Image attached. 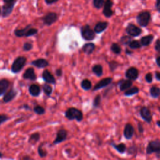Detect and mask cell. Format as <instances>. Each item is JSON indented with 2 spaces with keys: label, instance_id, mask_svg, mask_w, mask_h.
<instances>
[{
  "label": "cell",
  "instance_id": "cell-1",
  "mask_svg": "<svg viewBox=\"0 0 160 160\" xmlns=\"http://www.w3.org/2000/svg\"><path fill=\"white\" fill-rule=\"evenodd\" d=\"M65 117L69 121L76 120L78 122H82L83 120V113L80 110L72 107L66 110Z\"/></svg>",
  "mask_w": 160,
  "mask_h": 160
},
{
  "label": "cell",
  "instance_id": "cell-2",
  "mask_svg": "<svg viewBox=\"0 0 160 160\" xmlns=\"http://www.w3.org/2000/svg\"><path fill=\"white\" fill-rule=\"evenodd\" d=\"M155 153L156 158L160 159V139H156L148 142L146 148V154L150 155Z\"/></svg>",
  "mask_w": 160,
  "mask_h": 160
},
{
  "label": "cell",
  "instance_id": "cell-3",
  "mask_svg": "<svg viewBox=\"0 0 160 160\" xmlns=\"http://www.w3.org/2000/svg\"><path fill=\"white\" fill-rule=\"evenodd\" d=\"M26 62V58L25 57L20 56L18 58H17L13 63L11 67L12 72L14 73H18V72H20L25 65Z\"/></svg>",
  "mask_w": 160,
  "mask_h": 160
},
{
  "label": "cell",
  "instance_id": "cell-4",
  "mask_svg": "<svg viewBox=\"0 0 160 160\" xmlns=\"http://www.w3.org/2000/svg\"><path fill=\"white\" fill-rule=\"evenodd\" d=\"M82 36L86 40H93L95 37L94 31L91 30L89 25H86L82 27Z\"/></svg>",
  "mask_w": 160,
  "mask_h": 160
},
{
  "label": "cell",
  "instance_id": "cell-5",
  "mask_svg": "<svg viewBox=\"0 0 160 160\" xmlns=\"http://www.w3.org/2000/svg\"><path fill=\"white\" fill-rule=\"evenodd\" d=\"M141 118L148 124H150L153 121V115L150 110L146 106H143L139 111Z\"/></svg>",
  "mask_w": 160,
  "mask_h": 160
},
{
  "label": "cell",
  "instance_id": "cell-6",
  "mask_svg": "<svg viewBox=\"0 0 160 160\" xmlns=\"http://www.w3.org/2000/svg\"><path fill=\"white\" fill-rule=\"evenodd\" d=\"M68 138V131L65 129H60L59 130L56 135V138L53 141V144L54 145H56L60 144L63 142L65 141Z\"/></svg>",
  "mask_w": 160,
  "mask_h": 160
},
{
  "label": "cell",
  "instance_id": "cell-7",
  "mask_svg": "<svg viewBox=\"0 0 160 160\" xmlns=\"http://www.w3.org/2000/svg\"><path fill=\"white\" fill-rule=\"evenodd\" d=\"M150 14L149 12H142L139 13L137 16V21L139 25L145 27L146 26L150 20Z\"/></svg>",
  "mask_w": 160,
  "mask_h": 160
},
{
  "label": "cell",
  "instance_id": "cell-8",
  "mask_svg": "<svg viewBox=\"0 0 160 160\" xmlns=\"http://www.w3.org/2000/svg\"><path fill=\"white\" fill-rule=\"evenodd\" d=\"M135 132V128L133 127L132 124L130 123H126L123 130V136L126 139L130 140L134 136Z\"/></svg>",
  "mask_w": 160,
  "mask_h": 160
},
{
  "label": "cell",
  "instance_id": "cell-9",
  "mask_svg": "<svg viewBox=\"0 0 160 160\" xmlns=\"http://www.w3.org/2000/svg\"><path fill=\"white\" fill-rule=\"evenodd\" d=\"M126 31L128 34L132 37H138L141 33V30L133 24H129L127 26Z\"/></svg>",
  "mask_w": 160,
  "mask_h": 160
},
{
  "label": "cell",
  "instance_id": "cell-10",
  "mask_svg": "<svg viewBox=\"0 0 160 160\" xmlns=\"http://www.w3.org/2000/svg\"><path fill=\"white\" fill-rule=\"evenodd\" d=\"M57 14L55 13H50L44 17V23L47 25H51L57 20Z\"/></svg>",
  "mask_w": 160,
  "mask_h": 160
},
{
  "label": "cell",
  "instance_id": "cell-11",
  "mask_svg": "<svg viewBox=\"0 0 160 160\" xmlns=\"http://www.w3.org/2000/svg\"><path fill=\"white\" fill-rule=\"evenodd\" d=\"M112 80L113 79L111 78H104V79L101 80L100 82H99L94 86V87L93 88V90L96 91V90H100V89H101L104 87L107 86L108 85H109L111 83Z\"/></svg>",
  "mask_w": 160,
  "mask_h": 160
},
{
  "label": "cell",
  "instance_id": "cell-12",
  "mask_svg": "<svg viewBox=\"0 0 160 160\" xmlns=\"http://www.w3.org/2000/svg\"><path fill=\"white\" fill-rule=\"evenodd\" d=\"M113 5V3L111 0H106L104 5V10H103V14L106 17H110L113 15V13L111 10V6Z\"/></svg>",
  "mask_w": 160,
  "mask_h": 160
},
{
  "label": "cell",
  "instance_id": "cell-13",
  "mask_svg": "<svg viewBox=\"0 0 160 160\" xmlns=\"http://www.w3.org/2000/svg\"><path fill=\"white\" fill-rule=\"evenodd\" d=\"M14 6V1L10 3H6L3 7V16L6 17L10 15Z\"/></svg>",
  "mask_w": 160,
  "mask_h": 160
},
{
  "label": "cell",
  "instance_id": "cell-14",
  "mask_svg": "<svg viewBox=\"0 0 160 160\" xmlns=\"http://www.w3.org/2000/svg\"><path fill=\"white\" fill-rule=\"evenodd\" d=\"M17 95V91L14 90V89H11L8 92H7L3 96V102L5 103H8L9 102L11 101Z\"/></svg>",
  "mask_w": 160,
  "mask_h": 160
},
{
  "label": "cell",
  "instance_id": "cell-15",
  "mask_svg": "<svg viewBox=\"0 0 160 160\" xmlns=\"http://www.w3.org/2000/svg\"><path fill=\"white\" fill-rule=\"evenodd\" d=\"M110 145L113 147L115 149H116L117 152L120 153V154H124L126 152V149H127V146L126 145L123 143H121L119 144H116L114 142H111L110 143Z\"/></svg>",
  "mask_w": 160,
  "mask_h": 160
},
{
  "label": "cell",
  "instance_id": "cell-16",
  "mask_svg": "<svg viewBox=\"0 0 160 160\" xmlns=\"http://www.w3.org/2000/svg\"><path fill=\"white\" fill-rule=\"evenodd\" d=\"M126 76L130 80H135L138 76V71L135 68H130L126 71Z\"/></svg>",
  "mask_w": 160,
  "mask_h": 160
},
{
  "label": "cell",
  "instance_id": "cell-17",
  "mask_svg": "<svg viewBox=\"0 0 160 160\" xmlns=\"http://www.w3.org/2000/svg\"><path fill=\"white\" fill-rule=\"evenodd\" d=\"M43 78L46 83L50 84H55L56 80L48 70H44L43 73Z\"/></svg>",
  "mask_w": 160,
  "mask_h": 160
},
{
  "label": "cell",
  "instance_id": "cell-18",
  "mask_svg": "<svg viewBox=\"0 0 160 160\" xmlns=\"http://www.w3.org/2000/svg\"><path fill=\"white\" fill-rule=\"evenodd\" d=\"M23 78L24 79H30L32 81H34L37 79V76L34 73V69L32 68H29L25 71L24 73L23 74Z\"/></svg>",
  "mask_w": 160,
  "mask_h": 160
},
{
  "label": "cell",
  "instance_id": "cell-19",
  "mask_svg": "<svg viewBox=\"0 0 160 160\" xmlns=\"http://www.w3.org/2000/svg\"><path fill=\"white\" fill-rule=\"evenodd\" d=\"M10 86V82L7 79L0 80V96L5 93L8 88Z\"/></svg>",
  "mask_w": 160,
  "mask_h": 160
},
{
  "label": "cell",
  "instance_id": "cell-20",
  "mask_svg": "<svg viewBox=\"0 0 160 160\" xmlns=\"http://www.w3.org/2000/svg\"><path fill=\"white\" fill-rule=\"evenodd\" d=\"M29 93L30 94L34 97H37L40 95L41 93L40 88L37 85H32L29 88Z\"/></svg>",
  "mask_w": 160,
  "mask_h": 160
},
{
  "label": "cell",
  "instance_id": "cell-21",
  "mask_svg": "<svg viewBox=\"0 0 160 160\" xmlns=\"http://www.w3.org/2000/svg\"><path fill=\"white\" fill-rule=\"evenodd\" d=\"M32 64L33 65H34L35 66H37V67L40 68H45V67L48 66L49 65L48 62L44 59H38L37 60L33 61L32 62Z\"/></svg>",
  "mask_w": 160,
  "mask_h": 160
},
{
  "label": "cell",
  "instance_id": "cell-22",
  "mask_svg": "<svg viewBox=\"0 0 160 160\" xmlns=\"http://www.w3.org/2000/svg\"><path fill=\"white\" fill-rule=\"evenodd\" d=\"M40 134L38 132L32 133L28 139V143L32 145L37 144L40 139Z\"/></svg>",
  "mask_w": 160,
  "mask_h": 160
},
{
  "label": "cell",
  "instance_id": "cell-23",
  "mask_svg": "<svg viewBox=\"0 0 160 160\" xmlns=\"http://www.w3.org/2000/svg\"><path fill=\"white\" fill-rule=\"evenodd\" d=\"M108 24L106 22H100L98 23L94 27V32L97 33H100L104 31L107 28Z\"/></svg>",
  "mask_w": 160,
  "mask_h": 160
},
{
  "label": "cell",
  "instance_id": "cell-24",
  "mask_svg": "<svg viewBox=\"0 0 160 160\" xmlns=\"http://www.w3.org/2000/svg\"><path fill=\"white\" fill-rule=\"evenodd\" d=\"M119 85L121 91H126L132 86V82L131 80H123L120 82Z\"/></svg>",
  "mask_w": 160,
  "mask_h": 160
},
{
  "label": "cell",
  "instance_id": "cell-25",
  "mask_svg": "<svg viewBox=\"0 0 160 160\" xmlns=\"http://www.w3.org/2000/svg\"><path fill=\"white\" fill-rule=\"evenodd\" d=\"M126 151L128 155H132L136 157L138 153V146L136 145H131L127 148Z\"/></svg>",
  "mask_w": 160,
  "mask_h": 160
},
{
  "label": "cell",
  "instance_id": "cell-26",
  "mask_svg": "<svg viewBox=\"0 0 160 160\" xmlns=\"http://www.w3.org/2000/svg\"><path fill=\"white\" fill-rule=\"evenodd\" d=\"M95 48V45L93 43L85 44L83 46V51L88 55H90L94 51Z\"/></svg>",
  "mask_w": 160,
  "mask_h": 160
},
{
  "label": "cell",
  "instance_id": "cell-27",
  "mask_svg": "<svg viewBox=\"0 0 160 160\" xmlns=\"http://www.w3.org/2000/svg\"><path fill=\"white\" fill-rule=\"evenodd\" d=\"M153 40V35H148L143 37L141 40V44L143 46H148Z\"/></svg>",
  "mask_w": 160,
  "mask_h": 160
},
{
  "label": "cell",
  "instance_id": "cell-28",
  "mask_svg": "<svg viewBox=\"0 0 160 160\" xmlns=\"http://www.w3.org/2000/svg\"><path fill=\"white\" fill-rule=\"evenodd\" d=\"M150 94L153 98H158L160 96V88L156 86H153L150 88Z\"/></svg>",
  "mask_w": 160,
  "mask_h": 160
},
{
  "label": "cell",
  "instance_id": "cell-29",
  "mask_svg": "<svg viewBox=\"0 0 160 160\" xmlns=\"http://www.w3.org/2000/svg\"><path fill=\"white\" fill-rule=\"evenodd\" d=\"M139 91V88L138 87H133L131 88H129L128 90H127L125 92H124V94L126 96H130L135 95L136 94H138Z\"/></svg>",
  "mask_w": 160,
  "mask_h": 160
},
{
  "label": "cell",
  "instance_id": "cell-30",
  "mask_svg": "<svg viewBox=\"0 0 160 160\" xmlns=\"http://www.w3.org/2000/svg\"><path fill=\"white\" fill-rule=\"evenodd\" d=\"M30 26H26V27L25 28H24V29L16 30L14 31V34H16V36L18 37H24V36H25L26 31H28V29L30 28Z\"/></svg>",
  "mask_w": 160,
  "mask_h": 160
},
{
  "label": "cell",
  "instance_id": "cell-31",
  "mask_svg": "<svg viewBox=\"0 0 160 160\" xmlns=\"http://www.w3.org/2000/svg\"><path fill=\"white\" fill-rule=\"evenodd\" d=\"M43 144H44L43 143H41L39 145L38 148V155L41 158H45L48 155V152H47V151L46 149H44L43 148Z\"/></svg>",
  "mask_w": 160,
  "mask_h": 160
},
{
  "label": "cell",
  "instance_id": "cell-32",
  "mask_svg": "<svg viewBox=\"0 0 160 160\" xmlns=\"http://www.w3.org/2000/svg\"><path fill=\"white\" fill-rule=\"evenodd\" d=\"M33 111L38 115H43L46 113V110L43 106L40 105H37L33 108Z\"/></svg>",
  "mask_w": 160,
  "mask_h": 160
},
{
  "label": "cell",
  "instance_id": "cell-33",
  "mask_svg": "<svg viewBox=\"0 0 160 160\" xmlns=\"http://www.w3.org/2000/svg\"><path fill=\"white\" fill-rule=\"evenodd\" d=\"M93 73L98 76H101L103 75V68L101 65H97L93 67Z\"/></svg>",
  "mask_w": 160,
  "mask_h": 160
},
{
  "label": "cell",
  "instance_id": "cell-34",
  "mask_svg": "<svg viewBox=\"0 0 160 160\" xmlns=\"http://www.w3.org/2000/svg\"><path fill=\"white\" fill-rule=\"evenodd\" d=\"M82 88L85 90H90L92 87V85L91 82L88 79H84L82 82Z\"/></svg>",
  "mask_w": 160,
  "mask_h": 160
},
{
  "label": "cell",
  "instance_id": "cell-35",
  "mask_svg": "<svg viewBox=\"0 0 160 160\" xmlns=\"http://www.w3.org/2000/svg\"><path fill=\"white\" fill-rule=\"evenodd\" d=\"M101 97L100 94L97 95L93 100V106L94 108H98L100 104H101Z\"/></svg>",
  "mask_w": 160,
  "mask_h": 160
},
{
  "label": "cell",
  "instance_id": "cell-36",
  "mask_svg": "<svg viewBox=\"0 0 160 160\" xmlns=\"http://www.w3.org/2000/svg\"><path fill=\"white\" fill-rule=\"evenodd\" d=\"M43 91H44V93H45L48 96H50L53 90H52V88L50 85H49L48 84H44L43 85Z\"/></svg>",
  "mask_w": 160,
  "mask_h": 160
},
{
  "label": "cell",
  "instance_id": "cell-37",
  "mask_svg": "<svg viewBox=\"0 0 160 160\" xmlns=\"http://www.w3.org/2000/svg\"><path fill=\"white\" fill-rule=\"evenodd\" d=\"M129 46L131 48L133 49H137V48H139L141 47V44L138 41L136 40H134V41H131L130 44H129Z\"/></svg>",
  "mask_w": 160,
  "mask_h": 160
},
{
  "label": "cell",
  "instance_id": "cell-38",
  "mask_svg": "<svg viewBox=\"0 0 160 160\" xmlns=\"http://www.w3.org/2000/svg\"><path fill=\"white\" fill-rule=\"evenodd\" d=\"M111 50L116 54H120L121 51V49L118 44L113 43L111 46Z\"/></svg>",
  "mask_w": 160,
  "mask_h": 160
},
{
  "label": "cell",
  "instance_id": "cell-39",
  "mask_svg": "<svg viewBox=\"0 0 160 160\" xmlns=\"http://www.w3.org/2000/svg\"><path fill=\"white\" fill-rule=\"evenodd\" d=\"M10 118L9 117L7 114H0V125L8 121Z\"/></svg>",
  "mask_w": 160,
  "mask_h": 160
},
{
  "label": "cell",
  "instance_id": "cell-40",
  "mask_svg": "<svg viewBox=\"0 0 160 160\" xmlns=\"http://www.w3.org/2000/svg\"><path fill=\"white\" fill-rule=\"evenodd\" d=\"M104 3V0H93L94 6L97 8H101Z\"/></svg>",
  "mask_w": 160,
  "mask_h": 160
},
{
  "label": "cell",
  "instance_id": "cell-41",
  "mask_svg": "<svg viewBox=\"0 0 160 160\" xmlns=\"http://www.w3.org/2000/svg\"><path fill=\"white\" fill-rule=\"evenodd\" d=\"M38 32V30L37 29H34V28H30L28 30V31H26L25 37H30L33 36V35L37 34Z\"/></svg>",
  "mask_w": 160,
  "mask_h": 160
},
{
  "label": "cell",
  "instance_id": "cell-42",
  "mask_svg": "<svg viewBox=\"0 0 160 160\" xmlns=\"http://www.w3.org/2000/svg\"><path fill=\"white\" fill-rule=\"evenodd\" d=\"M121 41L124 44H130V43L131 41V38L130 37L125 36V37H122Z\"/></svg>",
  "mask_w": 160,
  "mask_h": 160
},
{
  "label": "cell",
  "instance_id": "cell-43",
  "mask_svg": "<svg viewBox=\"0 0 160 160\" xmlns=\"http://www.w3.org/2000/svg\"><path fill=\"white\" fill-rule=\"evenodd\" d=\"M33 48V45L31 43H26L23 45V50L24 51H30Z\"/></svg>",
  "mask_w": 160,
  "mask_h": 160
},
{
  "label": "cell",
  "instance_id": "cell-44",
  "mask_svg": "<svg viewBox=\"0 0 160 160\" xmlns=\"http://www.w3.org/2000/svg\"><path fill=\"white\" fill-rule=\"evenodd\" d=\"M138 130L140 134H143L144 133V131H145L144 126L143 125V124L141 123L140 122H138Z\"/></svg>",
  "mask_w": 160,
  "mask_h": 160
},
{
  "label": "cell",
  "instance_id": "cell-45",
  "mask_svg": "<svg viewBox=\"0 0 160 160\" xmlns=\"http://www.w3.org/2000/svg\"><path fill=\"white\" fill-rule=\"evenodd\" d=\"M145 79H146V81L150 83L152 82V80H153V77H152V75L151 73H148L146 74V76H145Z\"/></svg>",
  "mask_w": 160,
  "mask_h": 160
},
{
  "label": "cell",
  "instance_id": "cell-46",
  "mask_svg": "<svg viewBox=\"0 0 160 160\" xmlns=\"http://www.w3.org/2000/svg\"><path fill=\"white\" fill-rule=\"evenodd\" d=\"M118 65V63L115 61H112L110 63V68L112 71H114L115 69H116L117 68Z\"/></svg>",
  "mask_w": 160,
  "mask_h": 160
},
{
  "label": "cell",
  "instance_id": "cell-47",
  "mask_svg": "<svg viewBox=\"0 0 160 160\" xmlns=\"http://www.w3.org/2000/svg\"><path fill=\"white\" fill-rule=\"evenodd\" d=\"M155 49L156 51H158V52H160V40H158L156 41V44H155Z\"/></svg>",
  "mask_w": 160,
  "mask_h": 160
},
{
  "label": "cell",
  "instance_id": "cell-48",
  "mask_svg": "<svg viewBox=\"0 0 160 160\" xmlns=\"http://www.w3.org/2000/svg\"><path fill=\"white\" fill-rule=\"evenodd\" d=\"M156 9L160 13V0H156Z\"/></svg>",
  "mask_w": 160,
  "mask_h": 160
},
{
  "label": "cell",
  "instance_id": "cell-49",
  "mask_svg": "<svg viewBox=\"0 0 160 160\" xmlns=\"http://www.w3.org/2000/svg\"><path fill=\"white\" fill-rule=\"evenodd\" d=\"M45 1L47 4L50 5V4H53V3H56V2L58 1V0H45Z\"/></svg>",
  "mask_w": 160,
  "mask_h": 160
},
{
  "label": "cell",
  "instance_id": "cell-50",
  "mask_svg": "<svg viewBox=\"0 0 160 160\" xmlns=\"http://www.w3.org/2000/svg\"><path fill=\"white\" fill-rule=\"evenodd\" d=\"M23 108H24L25 110H31V108L30 107V106L28 104H24L23 106Z\"/></svg>",
  "mask_w": 160,
  "mask_h": 160
},
{
  "label": "cell",
  "instance_id": "cell-51",
  "mask_svg": "<svg viewBox=\"0 0 160 160\" xmlns=\"http://www.w3.org/2000/svg\"><path fill=\"white\" fill-rule=\"evenodd\" d=\"M56 75L58 76H61V75H62V71L60 69L56 70Z\"/></svg>",
  "mask_w": 160,
  "mask_h": 160
},
{
  "label": "cell",
  "instance_id": "cell-52",
  "mask_svg": "<svg viewBox=\"0 0 160 160\" xmlns=\"http://www.w3.org/2000/svg\"><path fill=\"white\" fill-rule=\"evenodd\" d=\"M156 78L158 80L160 81V73L159 72H156Z\"/></svg>",
  "mask_w": 160,
  "mask_h": 160
},
{
  "label": "cell",
  "instance_id": "cell-53",
  "mask_svg": "<svg viewBox=\"0 0 160 160\" xmlns=\"http://www.w3.org/2000/svg\"><path fill=\"white\" fill-rule=\"evenodd\" d=\"M30 159H31V158L28 155L24 156L23 157V160H30Z\"/></svg>",
  "mask_w": 160,
  "mask_h": 160
},
{
  "label": "cell",
  "instance_id": "cell-54",
  "mask_svg": "<svg viewBox=\"0 0 160 160\" xmlns=\"http://www.w3.org/2000/svg\"><path fill=\"white\" fill-rule=\"evenodd\" d=\"M156 63L160 67V56L157 58V59H156Z\"/></svg>",
  "mask_w": 160,
  "mask_h": 160
},
{
  "label": "cell",
  "instance_id": "cell-55",
  "mask_svg": "<svg viewBox=\"0 0 160 160\" xmlns=\"http://www.w3.org/2000/svg\"><path fill=\"white\" fill-rule=\"evenodd\" d=\"M156 124L158 127H159V128H160V120H158V121L156 122Z\"/></svg>",
  "mask_w": 160,
  "mask_h": 160
},
{
  "label": "cell",
  "instance_id": "cell-56",
  "mask_svg": "<svg viewBox=\"0 0 160 160\" xmlns=\"http://www.w3.org/2000/svg\"><path fill=\"white\" fill-rule=\"evenodd\" d=\"M5 3H10V2H14V0H3Z\"/></svg>",
  "mask_w": 160,
  "mask_h": 160
},
{
  "label": "cell",
  "instance_id": "cell-57",
  "mask_svg": "<svg viewBox=\"0 0 160 160\" xmlns=\"http://www.w3.org/2000/svg\"><path fill=\"white\" fill-rule=\"evenodd\" d=\"M3 153H2V152H0V158H3Z\"/></svg>",
  "mask_w": 160,
  "mask_h": 160
},
{
  "label": "cell",
  "instance_id": "cell-58",
  "mask_svg": "<svg viewBox=\"0 0 160 160\" xmlns=\"http://www.w3.org/2000/svg\"><path fill=\"white\" fill-rule=\"evenodd\" d=\"M158 110H159V111L160 112V107H158Z\"/></svg>",
  "mask_w": 160,
  "mask_h": 160
},
{
  "label": "cell",
  "instance_id": "cell-59",
  "mask_svg": "<svg viewBox=\"0 0 160 160\" xmlns=\"http://www.w3.org/2000/svg\"><path fill=\"white\" fill-rule=\"evenodd\" d=\"M123 160H125V159H123Z\"/></svg>",
  "mask_w": 160,
  "mask_h": 160
},
{
  "label": "cell",
  "instance_id": "cell-60",
  "mask_svg": "<svg viewBox=\"0 0 160 160\" xmlns=\"http://www.w3.org/2000/svg\"><path fill=\"white\" fill-rule=\"evenodd\" d=\"M79 160H82V159H79Z\"/></svg>",
  "mask_w": 160,
  "mask_h": 160
}]
</instances>
